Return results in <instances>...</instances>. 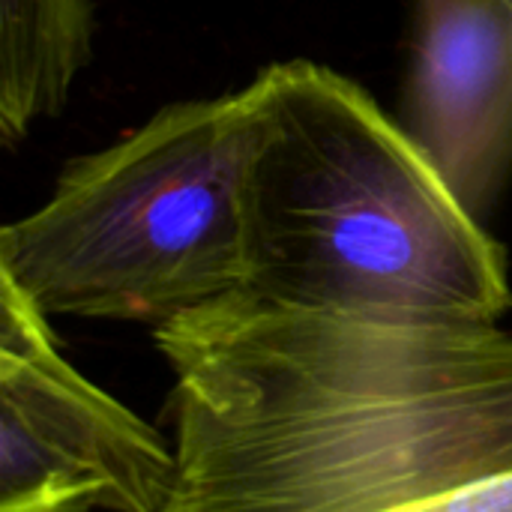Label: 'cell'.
<instances>
[{
  "label": "cell",
  "instance_id": "cell-4",
  "mask_svg": "<svg viewBox=\"0 0 512 512\" xmlns=\"http://www.w3.org/2000/svg\"><path fill=\"white\" fill-rule=\"evenodd\" d=\"M174 477V447L66 360L0 273V512H162Z\"/></svg>",
  "mask_w": 512,
  "mask_h": 512
},
{
  "label": "cell",
  "instance_id": "cell-1",
  "mask_svg": "<svg viewBox=\"0 0 512 512\" xmlns=\"http://www.w3.org/2000/svg\"><path fill=\"white\" fill-rule=\"evenodd\" d=\"M174 372L162 512H387L512 468V333L237 291L153 330Z\"/></svg>",
  "mask_w": 512,
  "mask_h": 512
},
{
  "label": "cell",
  "instance_id": "cell-2",
  "mask_svg": "<svg viewBox=\"0 0 512 512\" xmlns=\"http://www.w3.org/2000/svg\"><path fill=\"white\" fill-rule=\"evenodd\" d=\"M249 282L270 303L384 321L498 324L507 252L444 171L345 75L285 60L255 75Z\"/></svg>",
  "mask_w": 512,
  "mask_h": 512
},
{
  "label": "cell",
  "instance_id": "cell-5",
  "mask_svg": "<svg viewBox=\"0 0 512 512\" xmlns=\"http://www.w3.org/2000/svg\"><path fill=\"white\" fill-rule=\"evenodd\" d=\"M402 126L486 222L512 177V0H417Z\"/></svg>",
  "mask_w": 512,
  "mask_h": 512
},
{
  "label": "cell",
  "instance_id": "cell-6",
  "mask_svg": "<svg viewBox=\"0 0 512 512\" xmlns=\"http://www.w3.org/2000/svg\"><path fill=\"white\" fill-rule=\"evenodd\" d=\"M93 0H3L0 141L15 147L36 120L63 111L93 54Z\"/></svg>",
  "mask_w": 512,
  "mask_h": 512
},
{
  "label": "cell",
  "instance_id": "cell-7",
  "mask_svg": "<svg viewBox=\"0 0 512 512\" xmlns=\"http://www.w3.org/2000/svg\"><path fill=\"white\" fill-rule=\"evenodd\" d=\"M387 512H512V468Z\"/></svg>",
  "mask_w": 512,
  "mask_h": 512
},
{
  "label": "cell",
  "instance_id": "cell-3",
  "mask_svg": "<svg viewBox=\"0 0 512 512\" xmlns=\"http://www.w3.org/2000/svg\"><path fill=\"white\" fill-rule=\"evenodd\" d=\"M264 93L177 102L75 159L54 195L0 231V273L48 318L150 324L249 282L246 186Z\"/></svg>",
  "mask_w": 512,
  "mask_h": 512
}]
</instances>
